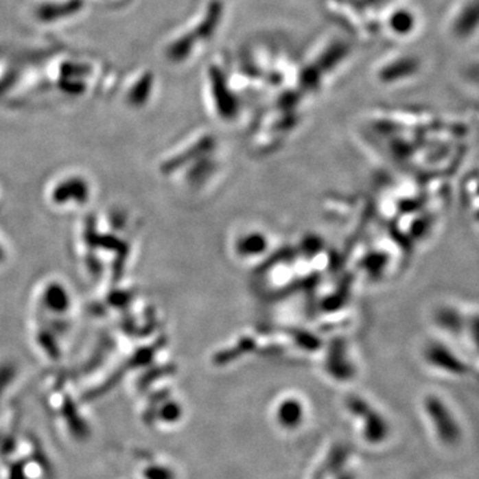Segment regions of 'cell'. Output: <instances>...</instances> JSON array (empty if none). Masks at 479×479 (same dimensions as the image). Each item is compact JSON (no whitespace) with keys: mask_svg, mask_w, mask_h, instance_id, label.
Returning <instances> with one entry per match:
<instances>
[{"mask_svg":"<svg viewBox=\"0 0 479 479\" xmlns=\"http://www.w3.org/2000/svg\"><path fill=\"white\" fill-rule=\"evenodd\" d=\"M47 300L52 306H55L58 310H63L62 307L67 305L66 292H63L59 286H54L47 294Z\"/></svg>","mask_w":479,"mask_h":479,"instance_id":"1","label":"cell"}]
</instances>
